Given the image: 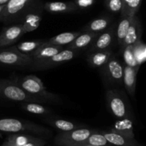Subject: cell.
Returning <instances> with one entry per match:
<instances>
[{
  "label": "cell",
  "mask_w": 146,
  "mask_h": 146,
  "mask_svg": "<svg viewBox=\"0 0 146 146\" xmlns=\"http://www.w3.org/2000/svg\"><path fill=\"white\" fill-rule=\"evenodd\" d=\"M13 80L29 94L42 98L48 104H60L61 102V98L56 94L47 91L42 81L36 76L28 75L19 78L17 77Z\"/></svg>",
  "instance_id": "cell-1"
},
{
  "label": "cell",
  "mask_w": 146,
  "mask_h": 146,
  "mask_svg": "<svg viewBox=\"0 0 146 146\" xmlns=\"http://www.w3.org/2000/svg\"><path fill=\"white\" fill-rule=\"evenodd\" d=\"M0 98L16 102L47 104L42 98L29 94L13 79H0Z\"/></svg>",
  "instance_id": "cell-2"
},
{
  "label": "cell",
  "mask_w": 146,
  "mask_h": 146,
  "mask_svg": "<svg viewBox=\"0 0 146 146\" xmlns=\"http://www.w3.org/2000/svg\"><path fill=\"white\" fill-rule=\"evenodd\" d=\"M0 131L6 133L31 132L39 135H44L50 133L48 128L38 125L35 123L11 118L0 119Z\"/></svg>",
  "instance_id": "cell-3"
},
{
  "label": "cell",
  "mask_w": 146,
  "mask_h": 146,
  "mask_svg": "<svg viewBox=\"0 0 146 146\" xmlns=\"http://www.w3.org/2000/svg\"><path fill=\"white\" fill-rule=\"evenodd\" d=\"M106 101L110 112L118 119L129 118L130 108L127 100L121 92L109 89L106 92Z\"/></svg>",
  "instance_id": "cell-4"
},
{
  "label": "cell",
  "mask_w": 146,
  "mask_h": 146,
  "mask_svg": "<svg viewBox=\"0 0 146 146\" xmlns=\"http://www.w3.org/2000/svg\"><path fill=\"white\" fill-rule=\"evenodd\" d=\"M33 63L30 54L19 51L17 46L0 48V64L7 66L29 67Z\"/></svg>",
  "instance_id": "cell-5"
},
{
  "label": "cell",
  "mask_w": 146,
  "mask_h": 146,
  "mask_svg": "<svg viewBox=\"0 0 146 146\" xmlns=\"http://www.w3.org/2000/svg\"><path fill=\"white\" fill-rule=\"evenodd\" d=\"M76 56L77 51L66 48V49H63L58 54L47 58L34 60L29 67L33 70L48 69V68L55 67L64 63L71 61Z\"/></svg>",
  "instance_id": "cell-6"
},
{
  "label": "cell",
  "mask_w": 146,
  "mask_h": 146,
  "mask_svg": "<svg viewBox=\"0 0 146 146\" xmlns=\"http://www.w3.org/2000/svg\"><path fill=\"white\" fill-rule=\"evenodd\" d=\"M94 132L95 130L85 128L63 132L57 135L55 142L60 145L78 146L81 145Z\"/></svg>",
  "instance_id": "cell-7"
},
{
  "label": "cell",
  "mask_w": 146,
  "mask_h": 146,
  "mask_svg": "<svg viewBox=\"0 0 146 146\" xmlns=\"http://www.w3.org/2000/svg\"><path fill=\"white\" fill-rule=\"evenodd\" d=\"M31 1L32 0H9L0 14V21L7 24L18 20Z\"/></svg>",
  "instance_id": "cell-8"
},
{
  "label": "cell",
  "mask_w": 146,
  "mask_h": 146,
  "mask_svg": "<svg viewBox=\"0 0 146 146\" xmlns=\"http://www.w3.org/2000/svg\"><path fill=\"white\" fill-rule=\"evenodd\" d=\"M101 69L102 75L107 81L117 85H121L123 83V66L115 56H111L108 62Z\"/></svg>",
  "instance_id": "cell-9"
},
{
  "label": "cell",
  "mask_w": 146,
  "mask_h": 146,
  "mask_svg": "<svg viewBox=\"0 0 146 146\" xmlns=\"http://www.w3.org/2000/svg\"><path fill=\"white\" fill-rule=\"evenodd\" d=\"M115 26H109L104 31L100 33L88 48V53L97 51H104L109 48L115 37Z\"/></svg>",
  "instance_id": "cell-10"
},
{
  "label": "cell",
  "mask_w": 146,
  "mask_h": 146,
  "mask_svg": "<svg viewBox=\"0 0 146 146\" xmlns=\"http://www.w3.org/2000/svg\"><path fill=\"white\" fill-rule=\"evenodd\" d=\"M23 34L24 32L21 23L3 28L0 33V48L14 44Z\"/></svg>",
  "instance_id": "cell-11"
},
{
  "label": "cell",
  "mask_w": 146,
  "mask_h": 146,
  "mask_svg": "<svg viewBox=\"0 0 146 146\" xmlns=\"http://www.w3.org/2000/svg\"><path fill=\"white\" fill-rule=\"evenodd\" d=\"M141 36H142V25L139 18L135 15L133 17L131 25L128 28L122 44L120 46L121 51H122L123 49L127 46L132 45L137 41L141 39Z\"/></svg>",
  "instance_id": "cell-12"
},
{
  "label": "cell",
  "mask_w": 146,
  "mask_h": 146,
  "mask_svg": "<svg viewBox=\"0 0 146 146\" xmlns=\"http://www.w3.org/2000/svg\"><path fill=\"white\" fill-rule=\"evenodd\" d=\"M139 68L138 67H131L126 65L123 66V83L128 94L131 96H133L135 93L137 74Z\"/></svg>",
  "instance_id": "cell-13"
},
{
  "label": "cell",
  "mask_w": 146,
  "mask_h": 146,
  "mask_svg": "<svg viewBox=\"0 0 146 146\" xmlns=\"http://www.w3.org/2000/svg\"><path fill=\"white\" fill-rule=\"evenodd\" d=\"M63 49H64L63 46L52 45L47 43L46 41H43L42 44L35 51L31 53L30 55L32 57L33 61L44 59V58H47L58 54Z\"/></svg>",
  "instance_id": "cell-14"
},
{
  "label": "cell",
  "mask_w": 146,
  "mask_h": 146,
  "mask_svg": "<svg viewBox=\"0 0 146 146\" xmlns=\"http://www.w3.org/2000/svg\"><path fill=\"white\" fill-rule=\"evenodd\" d=\"M42 18L41 11H31L26 14L22 18L23 29L24 34L35 31L38 28Z\"/></svg>",
  "instance_id": "cell-15"
},
{
  "label": "cell",
  "mask_w": 146,
  "mask_h": 146,
  "mask_svg": "<svg viewBox=\"0 0 146 146\" xmlns=\"http://www.w3.org/2000/svg\"><path fill=\"white\" fill-rule=\"evenodd\" d=\"M98 34H99L81 31V33L76 37L75 39L71 44L67 45L66 48L78 51L86 48L91 45V43L94 41Z\"/></svg>",
  "instance_id": "cell-16"
},
{
  "label": "cell",
  "mask_w": 146,
  "mask_h": 146,
  "mask_svg": "<svg viewBox=\"0 0 146 146\" xmlns=\"http://www.w3.org/2000/svg\"><path fill=\"white\" fill-rule=\"evenodd\" d=\"M112 55L113 51L110 48L104 51H94L89 53L87 55L86 61L91 66L94 68H101L108 62Z\"/></svg>",
  "instance_id": "cell-17"
},
{
  "label": "cell",
  "mask_w": 146,
  "mask_h": 146,
  "mask_svg": "<svg viewBox=\"0 0 146 146\" xmlns=\"http://www.w3.org/2000/svg\"><path fill=\"white\" fill-rule=\"evenodd\" d=\"M44 9L51 13H72L78 9L74 1H51L44 4Z\"/></svg>",
  "instance_id": "cell-18"
},
{
  "label": "cell",
  "mask_w": 146,
  "mask_h": 146,
  "mask_svg": "<svg viewBox=\"0 0 146 146\" xmlns=\"http://www.w3.org/2000/svg\"><path fill=\"white\" fill-rule=\"evenodd\" d=\"M112 19L108 17H101L93 19L82 29L83 32L100 34L106 29L111 24Z\"/></svg>",
  "instance_id": "cell-19"
},
{
  "label": "cell",
  "mask_w": 146,
  "mask_h": 146,
  "mask_svg": "<svg viewBox=\"0 0 146 146\" xmlns=\"http://www.w3.org/2000/svg\"><path fill=\"white\" fill-rule=\"evenodd\" d=\"M111 131L128 138H134L133 125L130 118L118 120L114 124Z\"/></svg>",
  "instance_id": "cell-20"
},
{
  "label": "cell",
  "mask_w": 146,
  "mask_h": 146,
  "mask_svg": "<svg viewBox=\"0 0 146 146\" xmlns=\"http://www.w3.org/2000/svg\"><path fill=\"white\" fill-rule=\"evenodd\" d=\"M103 135L109 143L116 146H134L136 144L134 138H128L115 132H104Z\"/></svg>",
  "instance_id": "cell-21"
},
{
  "label": "cell",
  "mask_w": 146,
  "mask_h": 146,
  "mask_svg": "<svg viewBox=\"0 0 146 146\" xmlns=\"http://www.w3.org/2000/svg\"><path fill=\"white\" fill-rule=\"evenodd\" d=\"M81 33V31H67L63 32L55 36L51 37V38L46 41L47 43L52 45L60 46H63L65 45H68L71 44L76 38V37Z\"/></svg>",
  "instance_id": "cell-22"
},
{
  "label": "cell",
  "mask_w": 146,
  "mask_h": 146,
  "mask_svg": "<svg viewBox=\"0 0 146 146\" xmlns=\"http://www.w3.org/2000/svg\"><path fill=\"white\" fill-rule=\"evenodd\" d=\"M45 122H46L48 125L63 131V132H66V131H73V130L78 129V128H84V125L82 124H77L75 123L71 122L69 121L63 119H56V118H47L45 120Z\"/></svg>",
  "instance_id": "cell-23"
},
{
  "label": "cell",
  "mask_w": 146,
  "mask_h": 146,
  "mask_svg": "<svg viewBox=\"0 0 146 146\" xmlns=\"http://www.w3.org/2000/svg\"><path fill=\"white\" fill-rule=\"evenodd\" d=\"M20 106L27 112L38 115H48L51 113V110L42 104L35 102H22Z\"/></svg>",
  "instance_id": "cell-24"
},
{
  "label": "cell",
  "mask_w": 146,
  "mask_h": 146,
  "mask_svg": "<svg viewBox=\"0 0 146 146\" xmlns=\"http://www.w3.org/2000/svg\"><path fill=\"white\" fill-rule=\"evenodd\" d=\"M133 17H128V16H121V19H120L118 26L115 28L116 29L115 31V35L116 36L117 41L120 46L122 44L123 41L126 35Z\"/></svg>",
  "instance_id": "cell-25"
},
{
  "label": "cell",
  "mask_w": 146,
  "mask_h": 146,
  "mask_svg": "<svg viewBox=\"0 0 146 146\" xmlns=\"http://www.w3.org/2000/svg\"><path fill=\"white\" fill-rule=\"evenodd\" d=\"M123 8L121 11V16H128L133 17L141 7L142 0H122Z\"/></svg>",
  "instance_id": "cell-26"
},
{
  "label": "cell",
  "mask_w": 146,
  "mask_h": 146,
  "mask_svg": "<svg viewBox=\"0 0 146 146\" xmlns=\"http://www.w3.org/2000/svg\"><path fill=\"white\" fill-rule=\"evenodd\" d=\"M133 53L137 64L141 66L146 61V46L141 39L132 44Z\"/></svg>",
  "instance_id": "cell-27"
},
{
  "label": "cell",
  "mask_w": 146,
  "mask_h": 146,
  "mask_svg": "<svg viewBox=\"0 0 146 146\" xmlns=\"http://www.w3.org/2000/svg\"><path fill=\"white\" fill-rule=\"evenodd\" d=\"M84 144L96 146H107L108 145V142L103 134L97 133L96 131L93 133L81 145H84Z\"/></svg>",
  "instance_id": "cell-28"
},
{
  "label": "cell",
  "mask_w": 146,
  "mask_h": 146,
  "mask_svg": "<svg viewBox=\"0 0 146 146\" xmlns=\"http://www.w3.org/2000/svg\"><path fill=\"white\" fill-rule=\"evenodd\" d=\"M43 41H24V42L19 43L16 46L18 48L19 51L24 54H30L33 51H35L41 44Z\"/></svg>",
  "instance_id": "cell-29"
},
{
  "label": "cell",
  "mask_w": 146,
  "mask_h": 146,
  "mask_svg": "<svg viewBox=\"0 0 146 146\" xmlns=\"http://www.w3.org/2000/svg\"><path fill=\"white\" fill-rule=\"evenodd\" d=\"M37 138L33 137L29 135H19V134H15V135H11L9 137V143L11 145H15L17 146H22L27 143L31 142V141H34Z\"/></svg>",
  "instance_id": "cell-30"
},
{
  "label": "cell",
  "mask_w": 146,
  "mask_h": 146,
  "mask_svg": "<svg viewBox=\"0 0 146 146\" xmlns=\"http://www.w3.org/2000/svg\"><path fill=\"white\" fill-rule=\"evenodd\" d=\"M121 52L123 53V57L125 65L131 67H138V68L141 67L137 64L136 61H135L133 53L132 45L125 46Z\"/></svg>",
  "instance_id": "cell-31"
},
{
  "label": "cell",
  "mask_w": 146,
  "mask_h": 146,
  "mask_svg": "<svg viewBox=\"0 0 146 146\" xmlns=\"http://www.w3.org/2000/svg\"><path fill=\"white\" fill-rule=\"evenodd\" d=\"M106 5L108 9L113 13H121L123 8L122 0H106Z\"/></svg>",
  "instance_id": "cell-32"
},
{
  "label": "cell",
  "mask_w": 146,
  "mask_h": 146,
  "mask_svg": "<svg viewBox=\"0 0 146 146\" xmlns=\"http://www.w3.org/2000/svg\"><path fill=\"white\" fill-rule=\"evenodd\" d=\"M74 4L78 9H86L95 3V0H75Z\"/></svg>",
  "instance_id": "cell-33"
},
{
  "label": "cell",
  "mask_w": 146,
  "mask_h": 146,
  "mask_svg": "<svg viewBox=\"0 0 146 146\" xmlns=\"http://www.w3.org/2000/svg\"><path fill=\"white\" fill-rule=\"evenodd\" d=\"M44 143H44V141L43 140L39 139V138H36L34 141L27 143V144L22 146H42L43 145H44Z\"/></svg>",
  "instance_id": "cell-34"
},
{
  "label": "cell",
  "mask_w": 146,
  "mask_h": 146,
  "mask_svg": "<svg viewBox=\"0 0 146 146\" xmlns=\"http://www.w3.org/2000/svg\"><path fill=\"white\" fill-rule=\"evenodd\" d=\"M9 1V0H0V5H4L6 4Z\"/></svg>",
  "instance_id": "cell-35"
},
{
  "label": "cell",
  "mask_w": 146,
  "mask_h": 146,
  "mask_svg": "<svg viewBox=\"0 0 146 146\" xmlns=\"http://www.w3.org/2000/svg\"><path fill=\"white\" fill-rule=\"evenodd\" d=\"M5 5H6V4H4V5H0V14H1V12L2 11V10L4 9Z\"/></svg>",
  "instance_id": "cell-36"
},
{
  "label": "cell",
  "mask_w": 146,
  "mask_h": 146,
  "mask_svg": "<svg viewBox=\"0 0 146 146\" xmlns=\"http://www.w3.org/2000/svg\"><path fill=\"white\" fill-rule=\"evenodd\" d=\"M78 146H96V145H88V144H84V145H81Z\"/></svg>",
  "instance_id": "cell-37"
},
{
  "label": "cell",
  "mask_w": 146,
  "mask_h": 146,
  "mask_svg": "<svg viewBox=\"0 0 146 146\" xmlns=\"http://www.w3.org/2000/svg\"><path fill=\"white\" fill-rule=\"evenodd\" d=\"M9 146H17V145H11V144H9Z\"/></svg>",
  "instance_id": "cell-38"
}]
</instances>
